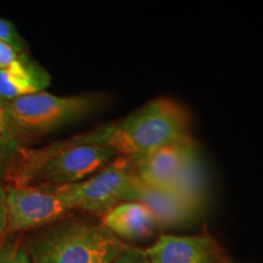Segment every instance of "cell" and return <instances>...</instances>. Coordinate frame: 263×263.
<instances>
[{
    "label": "cell",
    "instance_id": "6",
    "mask_svg": "<svg viewBox=\"0 0 263 263\" xmlns=\"http://www.w3.org/2000/svg\"><path fill=\"white\" fill-rule=\"evenodd\" d=\"M8 230L42 229L64 219L71 210L60 194L49 185L6 186Z\"/></svg>",
    "mask_w": 263,
    "mask_h": 263
},
{
    "label": "cell",
    "instance_id": "2",
    "mask_svg": "<svg viewBox=\"0 0 263 263\" xmlns=\"http://www.w3.org/2000/svg\"><path fill=\"white\" fill-rule=\"evenodd\" d=\"M186 108L172 98L160 97L132 111L117 122L97 127L100 143L118 155L137 157L192 138Z\"/></svg>",
    "mask_w": 263,
    "mask_h": 263
},
{
    "label": "cell",
    "instance_id": "4",
    "mask_svg": "<svg viewBox=\"0 0 263 263\" xmlns=\"http://www.w3.org/2000/svg\"><path fill=\"white\" fill-rule=\"evenodd\" d=\"M138 180L129 157L118 155L89 178L68 185L52 186L71 211L103 217L115 206L133 201Z\"/></svg>",
    "mask_w": 263,
    "mask_h": 263
},
{
    "label": "cell",
    "instance_id": "3",
    "mask_svg": "<svg viewBox=\"0 0 263 263\" xmlns=\"http://www.w3.org/2000/svg\"><path fill=\"white\" fill-rule=\"evenodd\" d=\"M101 223L61 219L28 240L31 263H114L124 248Z\"/></svg>",
    "mask_w": 263,
    "mask_h": 263
},
{
    "label": "cell",
    "instance_id": "5",
    "mask_svg": "<svg viewBox=\"0 0 263 263\" xmlns=\"http://www.w3.org/2000/svg\"><path fill=\"white\" fill-rule=\"evenodd\" d=\"M104 94L58 97L43 90L6 101L12 120L26 136L47 133L87 117L107 103Z\"/></svg>",
    "mask_w": 263,
    "mask_h": 263
},
{
    "label": "cell",
    "instance_id": "15",
    "mask_svg": "<svg viewBox=\"0 0 263 263\" xmlns=\"http://www.w3.org/2000/svg\"><path fill=\"white\" fill-rule=\"evenodd\" d=\"M0 42L6 43L18 52H27L28 45L12 22L0 17Z\"/></svg>",
    "mask_w": 263,
    "mask_h": 263
},
{
    "label": "cell",
    "instance_id": "14",
    "mask_svg": "<svg viewBox=\"0 0 263 263\" xmlns=\"http://www.w3.org/2000/svg\"><path fill=\"white\" fill-rule=\"evenodd\" d=\"M0 263H31V259L20 240L8 239L0 245Z\"/></svg>",
    "mask_w": 263,
    "mask_h": 263
},
{
    "label": "cell",
    "instance_id": "12",
    "mask_svg": "<svg viewBox=\"0 0 263 263\" xmlns=\"http://www.w3.org/2000/svg\"><path fill=\"white\" fill-rule=\"evenodd\" d=\"M163 190L177 195L199 213L205 209L210 189L207 171L200 153L190 160L168 188Z\"/></svg>",
    "mask_w": 263,
    "mask_h": 263
},
{
    "label": "cell",
    "instance_id": "10",
    "mask_svg": "<svg viewBox=\"0 0 263 263\" xmlns=\"http://www.w3.org/2000/svg\"><path fill=\"white\" fill-rule=\"evenodd\" d=\"M133 201L140 202L149 210L160 227H177L196 218L199 212L178 196L163 189L138 184Z\"/></svg>",
    "mask_w": 263,
    "mask_h": 263
},
{
    "label": "cell",
    "instance_id": "17",
    "mask_svg": "<svg viewBox=\"0 0 263 263\" xmlns=\"http://www.w3.org/2000/svg\"><path fill=\"white\" fill-rule=\"evenodd\" d=\"M114 263H151L144 249L126 244Z\"/></svg>",
    "mask_w": 263,
    "mask_h": 263
},
{
    "label": "cell",
    "instance_id": "8",
    "mask_svg": "<svg viewBox=\"0 0 263 263\" xmlns=\"http://www.w3.org/2000/svg\"><path fill=\"white\" fill-rule=\"evenodd\" d=\"M151 263H229L224 249L210 233L161 234L145 249Z\"/></svg>",
    "mask_w": 263,
    "mask_h": 263
},
{
    "label": "cell",
    "instance_id": "16",
    "mask_svg": "<svg viewBox=\"0 0 263 263\" xmlns=\"http://www.w3.org/2000/svg\"><path fill=\"white\" fill-rule=\"evenodd\" d=\"M28 52H18L6 43L0 42V70L14 67L27 57Z\"/></svg>",
    "mask_w": 263,
    "mask_h": 263
},
{
    "label": "cell",
    "instance_id": "13",
    "mask_svg": "<svg viewBox=\"0 0 263 263\" xmlns=\"http://www.w3.org/2000/svg\"><path fill=\"white\" fill-rule=\"evenodd\" d=\"M27 136L16 126L6 100L0 98V174H8L20 151L25 149Z\"/></svg>",
    "mask_w": 263,
    "mask_h": 263
},
{
    "label": "cell",
    "instance_id": "1",
    "mask_svg": "<svg viewBox=\"0 0 263 263\" xmlns=\"http://www.w3.org/2000/svg\"><path fill=\"white\" fill-rule=\"evenodd\" d=\"M117 156L100 144L94 128L39 149H22L8 176L15 185H68L89 178Z\"/></svg>",
    "mask_w": 263,
    "mask_h": 263
},
{
    "label": "cell",
    "instance_id": "7",
    "mask_svg": "<svg viewBox=\"0 0 263 263\" xmlns=\"http://www.w3.org/2000/svg\"><path fill=\"white\" fill-rule=\"evenodd\" d=\"M200 151L193 138L132 157L134 172L143 185L167 189Z\"/></svg>",
    "mask_w": 263,
    "mask_h": 263
},
{
    "label": "cell",
    "instance_id": "9",
    "mask_svg": "<svg viewBox=\"0 0 263 263\" xmlns=\"http://www.w3.org/2000/svg\"><path fill=\"white\" fill-rule=\"evenodd\" d=\"M101 224L124 244L149 239L159 228L149 210L137 201L115 206L101 217Z\"/></svg>",
    "mask_w": 263,
    "mask_h": 263
},
{
    "label": "cell",
    "instance_id": "11",
    "mask_svg": "<svg viewBox=\"0 0 263 263\" xmlns=\"http://www.w3.org/2000/svg\"><path fill=\"white\" fill-rule=\"evenodd\" d=\"M50 81L49 72L28 54L18 65L0 70V98L10 101L43 91Z\"/></svg>",
    "mask_w": 263,
    "mask_h": 263
},
{
    "label": "cell",
    "instance_id": "18",
    "mask_svg": "<svg viewBox=\"0 0 263 263\" xmlns=\"http://www.w3.org/2000/svg\"><path fill=\"white\" fill-rule=\"evenodd\" d=\"M8 230V207H6V190L0 183V238Z\"/></svg>",
    "mask_w": 263,
    "mask_h": 263
}]
</instances>
